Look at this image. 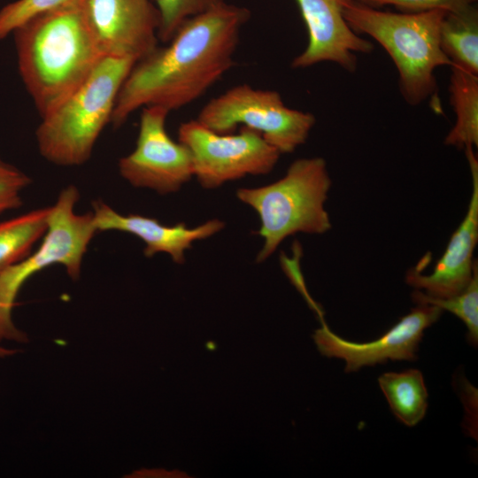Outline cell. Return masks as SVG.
Listing matches in <instances>:
<instances>
[{"mask_svg": "<svg viewBox=\"0 0 478 478\" xmlns=\"http://www.w3.org/2000/svg\"><path fill=\"white\" fill-rule=\"evenodd\" d=\"M250 17L246 7L223 2L184 21L166 46L135 64L118 95L112 126L120 127L139 108L171 112L199 98L233 67Z\"/></svg>", "mask_w": 478, "mask_h": 478, "instance_id": "cell-1", "label": "cell"}, {"mask_svg": "<svg viewBox=\"0 0 478 478\" xmlns=\"http://www.w3.org/2000/svg\"><path fill=\"white\" fill-rule=\"evenodd\" d=\"M22 81L41 117L65 100L104 56L82 0H67L13 32Z\"/></svg>", "mask_w": 478, "mask_h": 478, "instance_id": "cell-2", "label": "cell"}, {"mask_svg": "<svg viewBox=\"0 0 478 478\" xmlns=\"http://www.w3.org/2000/svg\"><path fill=\"white\" fill-rule=\"evenodd\" d=\"M137 62L104 56L86 80L52 111L36 130L41 155L58 166L85 163L112 115L120 89Z\"/></svg>", "mask_w": 478, "mask_h": 478, "instance_id": "cell-3", "label": "cell"}, {"mask_svg": "<svg viewBox=\"0 0 478 478\" xmlns=\"http://www.w3.org/2000/svg\"><path fill=\"white\" fill-rule=\"evenodd\" d=\"M446 12H389L356 0L343 6L344 19L353 32L374 38L390 56L399 73L402 96L412 105L435 94V70L452 65L440 46V27Z\"/></svg>", "mask_w": 478, "mask_h": 478, "instance_id": "cell-4", "label": "cell"}, {"mask_svg": "<svg viewBox=\"0 0 478 478\" xmlns=\"http://www.w3.org/2000/svg\"><path fill=\"white\" fill-rule=\"evenodd\" d=\"M331 186L322 158H299L280 180L258 188H241L236 197L259 216L258 234L264 244L257 256L263 262L288 236L324 234L331 228L325 202Z\"/></svg>", "mask_w": 478, "mask_h": 478, "instance_id": "cell-5", "label": "cell"}, {"mask_svg": "<svg viewBox=\"0 0 478 478\" xmlns=\"http://www.w3.org/2000/svg\"><path fill=\"white\" fill-rule=\"evenodd\" d=\"M79 197L74 186L62 189L50 206L47 229L39 248L0 273V341L28 340L13 323L12 311L19 289L32 275L58 264L73 280L79 278L83 257L97 232L92 212H75Z\"/></svg>", "mask_w": 478, "mask_h": 478, "instance_id": "cell-6", "label": "cell"}, {"mask_svg": "<svg viewBox=\"0 0 478 478\" xmlns=\"http://www.w3.org/2000/svg\"><path fill=\"white\" fill-rule=\"evenodd\" d=\"M196 120L218 134L234 133L237 126L257 131L281 154L305 143L315 124L313 114L287 107L277 91L248 84L211 99Z\"/></svg>", "mask_w": 478, "mask_h": 478, "instance_id": "cell-7", "label": "cell"}, {"mask_svg": "<svg viewBox=\"0 0 478 478\" xmlns=\"http://www.w3.org/2000/svg\"><path fill=\"white\" fill-rule=\"evenodd\" d=\"M178 141L189 150L194 176L207 189L246 175L266 174L281 155L257 131L241 127L237 134H218L197 120L181 124Z\"/></svg>", "mask_w": 478, "mask_h": 478, "instance_id": "cell-8", "label": "cell"}, {"mask_svg": "<svg viewBox=\"0 0 478 478\" xmlns=\"http://www.w3.org/2000/svg\"><path fill=\"white\" fill-rule=\"evenodd\" d=\"M168 113L160 106L143 107L135 148L119 162L121 176L131 185L159 194L179 190L194 176L189 150L166 130Z\"/></svg>", "mask_w": 478, "mask_h": 478, "instance_id": "cell-9", "label": "cell"}, {"mask_svg": "<svg viewBox=\"0 0 478 478\" xmlns=\"http://www.w3.org/2000/svg\"><path fill=\"white\" fill-rule=\"evenodd\" d=\"M442 312L436 305L417 304L381 337L368 343L344 340L333 333L323 320L312 338L320 354L343 359L346 372L382 364L389 359L412 361L417 358L425 329L437 321Z\"/></svg>", "mask_w": 478, "mask_h": 478, "instance_id": "cell-10", "label": "cell"}, {"mask_svg": "<svg viewBox=\"0 0 478 478\" xmlns=\"http://www.w3.org/2000/svg\"><path fill=\"white\" fill-rule=\"evenodd\" d=\"M104 56L137 61L158 47L159 16L152 0H82Z\"/></svg>", "mask_w": 478, "mask_h": 478, "instance_id": "cell-11", "label": "cell"}, {"mask_svg": "<svg viewBox=\"0 0 478 478\" xmlns=\"http://www.w3.org/2000/svg\"><path fill=\"white\" fill-rule=\"evenodd\" d=\"M472 174V195L466 213L451 235L447 248L429 274H421L415 266L409 269L405 281L415 289H423L432 297L444 298L462 292L474 275L477 261L474 251L478 241V162L474 147L465 148Z\"/></svg>", "mask_w": 478, "mask_h": 478, "instance_id": "cell-12", "label": "cell"}, {"mask_svg": "<svg viewBox=\"0 0 478 478\" xmlns=\"http://www.w3.org/2000/svg\"><path fill=\"white\" fill-rule=\"evenodd\" d=\"M308 31V44L291 63L305 68L334 62L349 72L357 67V53H370L374 44L349 27L343 14L348 0H296Z\"/></svg>", "mask_w": 478, "mask_h": 478, "instance_id": "cell-13", "label": "cell"}, {"mask_svg": "<svg viewBox=\"0 0 478 478\" xmlns=\"http://www.w3.org/2000/svg\"><path fill=\"white\" fill-rule=\"evenodd\" d=\"M92 213L97 232L116 230L132 234L145 243L143 253L146 257L164 252L179 264L185 261V251L195 241L213 235L225 225L213 219L195 227H188L184 223L166 226L156 219L139 214L122 215L103 202L93 204Z\"/></svg>", "mask_w": 478, "mask_h": 478, "instance_id": "cell-14", "label": "cell"}, {"mask_svg": "<svg viewBox=\"0 0 478 478\" xmlns=\"http://www.w3.org/2000/svg\"><path fill=\"white\" fill-rule=\"evenodd\" d=\"M449 90L456 123L444 143L458 148L478 145V74L451 66Z\"/></svg>", "mask_w": 478, "mask_h": 478, "instance_id": "cell-15", "label": "cell"}, {"mask_svg": "<svg viewBox=\"0 0 478 478\" xmlns=\"http://www.w3.org/2000/svg\"><path fill=\"white\" fill-rule=\"evenodd\" d=\"M378 382L392 412L402 423L413 427L425 417L428 394L420 371L385 373Z\"/></svg>", "mask_w": 478, "mask_h": 478, "instance_id": "cell-16", "label": "cell"}, {"mask_svg": "<svg viewBox=\"0 0 478 478\" xmlns=\"http://www.w3.org/2000/svg\"><path fill=\"white\" fill-rule=\"evenodd\" d=\"M440 46L451 66L478 74V12L474 5L445 13L440 27Z\"/></svg>", "mask_w": 478, "mask_h": 478, "instance_id": "cell-17", "label": "cell"}, {"mask_svg": "<svg viewBox=\"0 0 478 478\" xmlns=\"http://www.w3.org/2000/svg\"><path fill=\"white\" fill-rule=\"evenodd\" d=\"M50 206L0 222V273L28 255L43 236Z\"/></svg>", "mask_w": 478, "mask_h": 478, "instance_id": "cell-18", "label": "cell"}, {"mask_svg": "<svg viewBox=\"0 0 478 478\" xmlns=\"http://www.w3.org/2000/svg\"><path fill=\"white\" fill-rule=\"evenodd\" d=\"M412 298L416 304H428L446 310L459 318L467 328L468 342L476 346L478 343V268H474L472 280L466 288L452 297L439 298L415 289Z\"/></svg>", "mask_w": 478, "mask_h": 478, "instance_id": "cell-19", "label": "cell"}, {"mask_svg": "<svg viewBox=\"0 0 478 478\" xmlns=\"http://www.w3.org/2000/svg\"><path fill=\"white\" fill-rule=\"evenodd\" d=\"M152 2L159 16L158 38L166 43L184 21L214 8L225 0H152Z\"/></svg>", "mask_w": 478, "mask_h": 478, "instance_id": "cell-20", "label": "cell"}, {"mask_svg": "<svg viewBox=\"0 0 478 478\" xmlns=\"http://www.w3.org/2000/svg\"><path fill=\"white\" fill-rule=\"evenodd\" d=\"M358 3L379 8L392 5L402 13H421L435 10L458 12L474 5L477 0H356Z\"/></svg>", "mask_w": 478, "mask_h": 478, "instance_id": "cell-21", "label": "cell"}, {"mask_svg": "<svg viewBox=\"0 0 478 478\" xmlns=\"http://www.w3.org/2000/svg\"><path fill=\"white\" fill-rule=\"evenodd\" d=\"M29 183L24 173L0 159V213L21 204V192Z\"/></svg>", "mask_w": 478, "mask_h": 478, "instance_id": "cell-22", "label": "cell"}, {"mask_svg": "<svg viewBox=\"0 0 478 478\" xmlns=\"http://www.w3.org/2000/svg\"><path fill=\"white\" fill-rule=\"evenodd\" d=\"M300 253V247L298 245H294L293 258H290L282 254L281 256V263L290 281L304 297L310 308L317 314L319 320H321L324 317V312L320 305L310 296L299 268L298 259Z\"/></svg>", "mask_w": 478, "mask_h": 478, "instance_id": "cell-23", "label": "cell"}, {"mask_svg": "<svg viewBox=\"0 0 478 478\" xmlns=\"http://www.w3.org/2000/svg\"><path fill=\"white\" fill-rule=\"evenodd\" d=\"M19 352L18 350L15 349H8L0 346V358H7L10 356H13Z\"/></svg>", "mask_w": 478, "mask_h": 478, "instance_id": "cell-24", "label": "cell"}]
</instances>
